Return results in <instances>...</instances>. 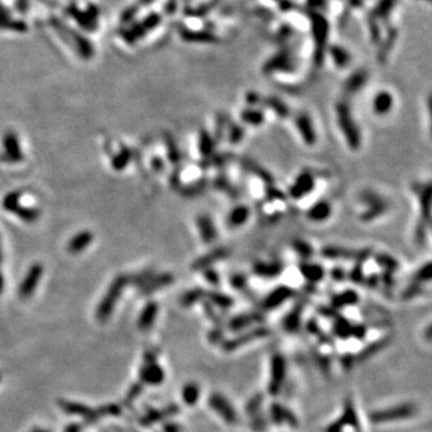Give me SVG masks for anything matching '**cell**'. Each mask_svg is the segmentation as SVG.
Wrapping results in <instances>:
<instances>
[{"label":"cell","mask_w":432,"mask_h":432,"mask_svg":"<svg viewBox=\"0 0 432 432\" xmlns=\"http://www.w3.org/2000/svg\"><path fill=\"white\" fill-rule=\"evenodd\" d=\"M93 239L94 235L90 231H83L71 238L70 243L68 245V251L71 254L81 253L82 251H84V249H87L90 245Z\"/></svg>","instance_id":"9c48e42d"},{"label":"cell","mask_w":432,"mask_h":432,"mask_svg":"<svg viewBox=\"0 0 432 432\" xmlns=\"http://www.w3.org/2000/svg\"><path fill=\"white\" fill-rule=\"evenodd\" d=\"M414 413V407L411 405H401L390 407V408L382 409V411L376 412L372 414V420L376 423H384V422H393V420H400L407 419V418L412 417Z\"/></svg>","instance_id":"8992f818"},{"label":"cell","mask_w":432,"mask_h":432,"mask_svg":"<svg viewBox=\"0 0 432 432\" xmlns=\"http://www.w3.org/2000/svg\"><path fill=\"white\" fill-rule=\"evenodd\" d=\"M22 193L19 191H13V192L7 193L2 199V208L7 212L12 213L16 207L19 206V199H21Z\"/></svg>","instance_id":"ac0fdd59"},{"label":"cell","mask_w":432,"mask_h":432,"mask_svg":"<svg viewBox=\"0 0 432 432\" xmlns=\"http://www.w3.org/2000/svg\"><path fill=\"white\" fill-rule=\"evenodd\" d=\"M71 15L82 27L85 28H94L98 21V11H95V9H91L87 12H79L77 9H73L71 10Z\"/></svg>","instance_id":"7c38bea8"},{"label":"cell","mask_w":432,"mask_h":432,"mask_svg":"<svg viewBox=\"0 0 432 432\" xmlns=\"http://www.w3.org/2000/svg\"><path fill=\"white\" fill-rule=\"evenodd\" d=\"M127 284H129V276L125 275H119L113 280L109 288H108L107 293L105 294L101 303H100L98 311H96V317H98L99 321L105 322V321H107L109 318L113 309H114V305L118 303L121 292H123V289L125 288Z\"/></svg>","instance_id":"7a4b0ae2"},{"label":"cell","mask_w":432,"mask_h":432,"mask_svg":"<svg viewBox=\"0 0 432 432\" xmlns=\"http://www.w3.org/2000/svg\"><path fill=\"white\" fill-rule=\"evenodd\" d=\"M12 213L13 214L17 215L19 218H22V220H23L24 222H27V223L35 222V221L41 216V213L38 209H35V208H29V207H23V206H21V204H19L18 207H16L15 209H13Z\"/></svg>","instance_id":"4fadbf2b"},{"label":"cell","mask_w":432,"mask_h":432,"mask_svg":"<svg viewBox=\"0 0 432 432\" xmlns=\"http://www.w3.org/2000/svg\"><path fill=\"white\" fill-rule=\"evenodd\" d=\"M131 156H132L131 150H130L127 146H123V148L120 149V151H119V153L112 159V167L114 168L115 171L124 170V168L129 165L130 160H131Z\"/></svg>","instance_id":"5bb4252c"},{"label":"cell","mask_w":432,"mask_h":432,"mask_svg":"<svg viewBox=\"0 0 432 432\" xmlns=\"http://www.w3.org/2000/svg\"><path fill=\"white\" fill-rule=\"evenodd\" d=\"M1 258H2V254H1V237H0V263H1Z\"/></svg>","instance_id":"7402d4cb"},{"label":"cell","mask_w":432,"mask_h":432,"mask_svg":"<svg viewBox=\"0 0 432 432\" xmlns=\"http://www.w3.org/2000/svg\"><path fill=\"white\" fill-rule=\"evenodd\" d=\"M4 284H5V281H4V275H2L1 271H0V294H1V293H2V289H4Z\"/></svg>","instance_id":"44dd1931"},{"label":"cell","mask_w":432,"mask_h":432,"mask_svg":"<svg viewBox=\"0 0 432 432\" xmlns=\"http://www.w3.org/2000/svg\"><path fill=\"white\" fill-rule=\"evenodd\" d=\"M43 267L40 263H35L29 268L28 273L24 276L23 281H22L21 286L18 289V295L22 299H28L30 295L34 293L36 286L40 282V279L42 278Z\"/></svg>","instance_id":"5b68a950"},{"label":"cell","mask_w":432,"mask_h":432,"mask_svg":"<svg viewBox=\"0 0 432 432\" xmlns=\"http://www.w3.org/2000/svg\"><path fill=\"white\" fill-rule=\"evenodd\" d=\"M153 167L155 168V170H161V168L163 167V163H162L161 160L154 159L153 160Z\"/></svg>","instance_id":"ffe728a7"},{"label":"cell","mask_w":432,"mask_h":432,"mask_svg":"<svg viewBox=\"0 0 432 432\" xmlns=\"http://www.w3.org/2000/svg\"><path fill=\"white\" fill-rule=\"evenodd\" d=\"M393 99L388 93H379L373 100V109L377 113H387L392 108Z\"/></svg>","instance_id":"9a60e30c"},{"label":"cell","mask_w":432,"mask_h":432,"mask_svg":"<svg viewBox=\"0 0 432 432\" xmlns=\"http://www.w3.org/2000/svg\"><path fill=\"white\" fill-rule=\"evenodd\" d=\"M209 406L220 418H222L227 424H234L237 422V412L234 407L229 403L225 396L220 394H213L209 397Z\"/></svg>","instance_id":"277c9868"},{"label":"cell","mask_w":432,"mask_h":432,"mask_svg":"<svg viewBox=\"0 0 432 432\" xmlns=\"http://www.w3.org/2000/svg\"><path fill=\"white\" fill-rule=\"evenodd\" d=\"M173 281V278L170 274H161V275H154L153 278L149 280L144 286L141 287V292L143 294H150L155 290L160 289L161 287L167 286Z\"/></svg>","instance_id":"30bf717a"},{"label":"cell","mask_w":432,"mask_h":432,"mask_svg":"<svg viewBox=\"0 0 432 432\" xmlns=\"http://www.w3.org/2000/svg\"><path fill=\"white\" fill-rule=\"evenodd\" d=\"M160 21H161V17L157 13H150L143 21L137 22V23L132 24L129 29L124 30L123 40L125 42L130 43V45L137 42L143 36H145L149 32H151L160 23Z\"/></svg>","instance_id":"3957f363"},{"label":"cell","mask_w":432,"mask_h":432,"mask_svg":"<svg viewBox=\"0 0 432 432\" xmlns=\"http://www.w3.org/2000/svg\"><path fill=\"white\" fill-rule=\"evenodd\" d=\"M157 310H159V306H157V304L155 301H150V303L146 304L145 307L143 309L142 314L140 316V320H138V326L141 329L150 328V325L154 323L155 318H156Z\"/></svg>","instance_id":"8fae6325"},{"label":"cell","mask_w":432,"mask_h":432,"mask_svg":"<svg viewBox=\"0 0 432 432\" xmlns=\"http://www.w3.org/2000/svg\"><path fill=\"white\" fill-rule=\"evenodd\" d=\"M2 144H4V154L0 156V159L4 162L16 163L22 161L24 159L23 153H22L21 145H19L18 138L15 132H6L2 138Z\"/></svg>","instance_id":"52a82bcc"},{"label":"cell","mask_w":432,"mask_h":432,"mask_svg":"<svg viewBox=\"0 0 432 432\" xmlns=\"http://www.w3.org/2000/svg\"><path fill=\"white\" fill-rule=\"evenodd\" d=\"M182 397L187 405H195L199 397V388L197 384L189 383L182 390Z\"/></svg>","instance_id":"2e32d148"},{"label":"cell","mask_w":432,"mask_h":432,"mask_svg":"<svg viewBox=\"0 0 432 432\" xmlns=\"http://www.w3.org/2000/svg\"><path fill=\"white\" fill-rule=\"evenodd\" d=\"M52 26H53L55 32L62 36L69 45L73 47L74 51L81 55V58H83V59H90L93 57V45H91L84 36L79 34L78 32L72 30L70 27H66L59 19H53L52 21Z\"/></svg>","instance_id":"6da1fadb"},{"label":"cell","mask_w":432,"mask_h":432,"mask_svg":"<svg viewBox=\"0 0 432 432\" xmlns=\"http://www.w3.org/2000/svg\"><path fill=\"white\" fill-rule=\"evenodd\" d=\"M285 373H286V361L280 354H276L271 360V377L269 382V390L273 395H275L282 387Z\"/></svg>","instance_id":"ba28073f"},{"label":"cell","mask_w":432,"mask_h":432,"mask_svg":"<svg viewBox=\"0 0 432 432\" xmlns=\"http://www.w3.org/2000/svg\"><path fill=\"white\" fill-rule=\"evenodd\" d=\"M154 275L155 273L153 270H144L141 271V273L136 274V275L129 276V282H131V284H134L138 287H142L149 281V280L153 278Z\"/></svg>","instance_id":"d6986e66"},{"label":"cell","mask_w":432,"mask_h":432,"mask_svg":"<svg viewBox=\"0 0 432 432\" xmlns=\"http://www.w3.org/2000/svg\"><path fill=\"white\" fill-rule=\"evenodd\" d=\"M143 379H145L146 382H150V383H160L162 381L163 375L162 371L159 366H156V364L151 365L150 367L145 369L143 371Z\"/></svg>","instance_id":"e0dca14e"}]
</instances>
